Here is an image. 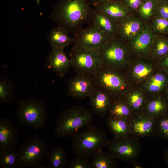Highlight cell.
I'll list each match as a JSON object with an SVG mask.
<instances>
[{
	"label": "cell",
	"instance_id": "obj_1",
	"mask_svg": "<svg viewBox=\"0 0 168 168\" xmlns=\"http://www.w3.org/2000/svg\"><path fill=\"white\" fill-rule=\"evenodd\" d=\"M92 12L88 0H59L49 18L68 34H73L84 24L91 25Z\"/></svg>",
	"mask_w": 168,
	"mask_h": 168
},
{
	"label": "cell",
	"instance_id": "obj_2",
	"mask_svg": "<svg viewBox=\"0 0 168 168\" xmlns=\"http://www.w3.org/2000/svg\"><path fill=\"white\" fill-rule=\"evenodd\" d=\"M93 112L82 105L73 106L64 110L56 120L54 133L58 137H72L78 129L92 124Z\"/></svg>",
	"mask_w": 168,
	"mask_h": 168
},
{
	"label": "cell",
	"instance_id": "obj_3",
	"mask_svg": "<svg viewBox=\"0 0 168 168\" xmlns=\"http://www.w3.org/2000/svg\"><path fill=\"white\" fill-rule=\"evenodd\" d=\"M85 130L77 131L72 136V146L76 156L88 158L99 150L106 147L107 133L102 129L91 125Z\"/></svg>",
	"mask_w": 168,
	"mask_h": 168
},
{
	"label": "cell",
	"instance_id": "obj_4",
	"mask_svg": "<svg viewBox=\"0 0 168 168\" xmlns=\"http://www.w3.org/2000/svg\"><path fill=\"white\" fill-rule=\"evenodd\" d=\"M14 114L16 115L19 124L35 130L44 127L48 117L46 103L32 97L18 100Z\"/></svg>",
	"mask_w": 168,
	"mask_h": 168
},
{
	"label": "cell",
	"instance_id": "obj_5",
	"mask_svg": "<svg viewBox=\"0 0 168 168\" xmlns=\"http://www.w3.org/2000/svg\"><path fill=\"white\" fill-rule=\"evenodd\" d=\"M17 150L19 168H48L41 164L48 152L47 144L41 137L32 135Z\"/></svg>",
	"mask_w": 168,
	"mask_h": 168
},
{
	"label": "cell",
	"instance_id": "obj_6",
	"mask_svg": "<svg viewBox=\"0 0 168 168\" xmlns=\"http://www.w3.org/2000/svg\"><path fill=\"white\" fill-rule=\"evenodd\" d=\"M121 70L102 65L93 76L96 86L108 92L114 100L123 99L128 84Z\"/></svg>",
	"mask_w": 168,
	"mask_h": 168
},
{
	"label": "cell",
	"instance_id": "obj_7",
	"mask_svg": "<svg viewBox=\"0 0 168 168\" xmlns=\"http://www.w3.org/2000/svg\"><path fill=\"white\" fill-rule=\"evenodd\" d=\"M106 147L116 159L131 164L137 161L142 149L139 138L130 135L114 137L108 140Z\"/></svg>",
	"mask_w": 168,
	"mask_h": 168
},
{
	"label": "cell",
	"instance_id": "obj_8",
	"mask_svg": "<svg viewBox=\"0 0 168 168\" xmlns=\"http://www.w3.org/2000/svg\"><path fill=\"white\" fill-rule=\"evenodd\" d=\"M99 52L102 65L122 70L128 62V47L116 37L110 38Z\"/></svg>",
	"mask_w": 168,
	"mask_h": 168
},
{
	"label": "cell",
	"instance_id": "obj_9",
	"mask_svg": "<svg viewBox=\"0 0 168 168\" xmlns=\"http://www.w3.org/2000/svg\"><path fill=\"white\" fill-rule=\"evenodd\" d=\"M71 67L76 73L93 76L102 66L99 51L73 46L70 54Z\"/></svg>",
	"mask_w": 168,
	"mask_h": 168
},
{
	"label": "cell",
	"instance_id": "obj_10",
	"mask_svg": "<svg viewBox=\"0 0 168 168\" xmlns=\"http://www.w3.org/2000/svg\"><path fill=\"white\" fill-rule=\"evenodd\" d=\"M73 46L100 51L110 39L92 24L73 34Z\"/></svg>",
	"mask_w": 168,
	"mask_h": 168
},
{
	"label": "cell",
	"instance_id": "obj_11",
	"mask_svg": "<svg viewBox=\"0 0 168 168\" xmlns=\"http://www.w3.org/2000/svg\"><path fill=\"white\" fill-rule=\"evenodd\" d=\"M130 135L140 138L156 135V119L143 112L134 114L129 120Z\"/></svg>",
	"mask_w": 168,
	"mask_h": 168
},
{
	"label": "cell",
	"instance_id": "obj_12",
	"mask_svg": "<svg viewBox=\"0 0 168 168\" xmlns=\"http://www.w3.org/2000/svg\"><path fill=\"white\" fill-rule=\"evenodd\" d=\"M95 86L93 76L76 73L68 81L67 93L73 98H84L89 97Z\"/></svg>",
	"mask_w": 168,
	"mask_h": 168
},
{
	"label": "cell",
	"instance_id": "obj_13",
	"mask_svg": "<svg viewBox=\"0 0 168 168\" xmlns=\"http://www.w3.org/2000/svg\"><path fill=\"white\" fill-rule=\"evenodd\" d=\"M91 110L101 118H105L114 99L106 91L96 86L89 97Z\"/></svg>",
	"mask_w": 168,
	"mask_h": 168
},
{
	"label": "cell",
	"instance_id": "obj_14",
	"mask_svg": "<svg viewBox=\"0 0 168 168\" xmlns=\"http://www.w3.org/2000/svg\"><path fill=\"white\" fill-rule=\"evenodd\" d=\"M145 24L132 14L116 23L115 37L124 41H129L139 34Z\"/></svg>",
	"mask_w": 168,
	"mask_h": 168
},
{
	"label": "cell",
	"instance_id": "obj_15",
	"mask_svg": "<svg viewBox=\"0 0 168 168\" xmlns=\"http://www.w3.org/2000/svg\"><path fill=\"white\" fill-rule=\"evenodd\" d=\"M64 49L52 48L47 56L45 66L60 77H63L71 67L70 59L66 55Z\"/></svg>",
	"mask_w": 168,
	"mask_h": 168
},
{
	"label": "cell",
	"instance_id": "obj_16",
	"mask_svg": "<svg viewBox=\"0 0 168 168\" xmlns=\"http://www.w3.org/2000/svg\"><path fill=\"white\" fill-rule=\"evenodd\" d=\"M155 35L150 26L145 24L142 30L129 41L131 49L142 56H150Z\"/></svg>",
	"mask_w": 168,
	"mask_h": 168
},
{
	"label": "cell",
	"instance_id": "obj_17",
	"mask_svg": "<svg viewBox=\"0 0 168 168\" xmlns=\"http://www.w3.org/2000/svg\"><path fill=\"white\" fill-rule=\"evenodd\" d=\"M19 138L17 128L7 118L0 117V150L14 149Z\"/></svg>",
	"mask_w": 168,
	"mask_h": 168
},
{
	"label": "cell",
	"instance_id": "obj_18",
	"mask_svg": "<svg viewBox=\"0 0 168 168\" xmlns=\"http://www.w3.org/2000/svg\"><path fill=\"white\" fill-rule=\"evenodd\" d=\"M142 112L156 119L168 113L166 96L159 94L148 97Z\"/></svg>",
	"mask_w": 168,
	"mask_h": 168
},
{
	"label": "cell",
	"instance_id": "obj_19",
	"mask_svg": "<svg viewBox=\"0 0 168 168\" xmlns=\"http://www.w3.org/2000/svg\"><path fill=\"white\" fill-rule=\"evenodd\" d=\"M105 14L116 23L130 14L119 0H114L95 7Z\"/></svg>",
	"mask_w": 168,
	"mask_h": 168
},
{
	"label": "cell",
	"instance_id": "obj_20",
	"mask_svg": "<svg viewBox=\"0 0 168 168\" xmlns=\"http://www.w3.org/2000/svg\"><path fill=\"white\" fill-rule=\"evenodd\" d=\"M92 23L110 38L115 37L116 23L105 14L95 8L93 9Z\"/></svg>",
	"mask_w": 168,
	"mask_h": 168
},
{
	"label": "cell",
	"instance_id": "obj_21",
	"mask_svg": "<svg viewBox=\"0 0 168 168\" xmlns=\"http://www.w3.org/2000/svg\"><path fill=\"white\" fill-rule=\"evenodd\" d=\"M161 71L152 74L144 82L143 87L148 92L159 94L168 87V75Z\"/></svg>",
	"mask_w": 168,
	"mask_h": 168
},
{
	"label": "cell",
	"instance_id": "obj_22",
	"mask_svg": "<svg viewBox=\"0 0 168 168\" xmlns=\"http://www.w3.org/2000/svg\"><path fill=\"white\" fill-rule=\"evenodd\" d=\"M66 31L57 26L53 28L48 35V40L51 48L64 49L74 43V38L68 35Z\"/></svg>",
	"mask_w": 168,
	"mask_h": 168
},
{
	"label": "cell",
	"instance_id": "obj_23",
	"mask_svg": "<svg viewBox=\"0 0 168 168\" xmlns=\"http://www.w3.org/2000/svg\"><path fill=\"white\" fill-rule=\"evenodd\" d=\"M148 97L138 90L127 92L123 99L131 108L134 114L142 112Z\"/></svg>",
	"mask_w": 168,
	"mask_h": 168
},
{
	"label": "cell",
	"instance_id": "obj_24",
	"mask_svg": "<svg viewBox=\"0 0 168 168\" xmlns=\"http://www.w3.org/2000/svg\"><path fill=\"white\" fill-rule=\"evenodd\" d=\"M91 168H115L117 163L116 158L109 152L102 149L94 153L91 157Z\"/></svg>",
	"mask_w": 168,
	"mask_h": 168
},
{
	"label": "cell",
	"instance_id": "obj_25",
	"mask_svg": "<svg viewBox=\"0 0 168 168\" xmlns=\"http://www.w3.org/2000/svg\"><path fill=\"white\" fill-rule=\"evenodd\" d=\"M46 157L48 162V168H65L68 161L66 152L60 146L53 147L48 152Z\"/></svg>",
	"mask_w": 168,
	"mask_h": 168
},
{
	"label": "cell",
	"instance_id": "obj_26",
	"mask_svg": "<svg viewBox=\"0 0 168 168\" xmlns=\"http://www.w3.org/2000/svg\"><path fill=\"white\" fill-rule=\"evenodd\" d=\"M154 67L151 63L140 60L135 63L131 71L133 80L137 82H145L153 74Z\"/></svg>",
	"mask_w": 168,
	"mask_h": 168
},
{
	"label": "cell",
	"instance_id": "obj_27",
	"mask_svg": "<svg viewBox=\"0 0 168 168\" xmlns=\"http://www.w3.org/2000/svg\"><path fill=\"white\" fill-rule=\"evenodd\" d=\"M106 121L109 130L114 137L120 138L130 135L129 120L108 117Z\"/></svg>",
	"mask_w": 168,
	"mask_h": 168
},
{
	"label": "cell",
	"instance_id": "obj_28",
	"mask_svg": "<svg viewBox=\"0 0 168 168\" xmlns=\"http://www.w3.org/2000/svg\"><path fill=\"white\" fill-rule=\"evenodd\" d=\"M134 113L124 99L114 100L108 113V117L129 120Z\"/></svg>",
	"mask_w": 168,
	"mask_h": 168
},
{
	"label": "cell",
	"instance_id": "obj_29",
	"mask_svg": "<svg viewBox=\"0 0 168 168\" xmlns=\"http://www.w3.org/2000/svg\"><path fill=\"white\" fill-rule=\"evenodd\" d=\"M168 53V36L156 34L150 56L157 61Z\"/></svg>",
	"mask_w": 168,
	"mask_h": 168
},
{
	"label": "cell",
	"instance_id": "obj_30",
	"mask_svg": "<svg viewBox=\"0 0 168 168\" xmlns=\"http://www.w3.org/2000/svg\"><path fill=\"white\" fill-rule=\"evenodd\" d=\"M17 150H0V168H19Z\"/></svg>",
	"mask_w": 168,
	"mask_h": 168
},
{
	"label": "cell",
	"instance_id": "obj_31",
	"mask_svg": "<svg viewBox=\"0 0 168 168\" xmlns=\"http://www.w3.org/2000/svg\"><path fill=\"white\" fill-rule=\"evenodd\" d=\"M158 4L156 0H144L138 11L141 18L147 20L153 17L156 15Z\"/></svg>",
	"mask_w": 168,
	"mask_h": 168
},
{
	"label": "cell",
	"instance_id": "obj_32",
	"mask_svg": "<svg viewBox=\"0 0 168 168\" xmlns=\"http://www.w3.org/2000/svg\"><path fill=\"white\" fill-rule=\"evenodd\" d=\"M11 84L6 79H0V103L12 102L14 98Z\"/></svg>",
	"mask_w": 168,
	"mask_h": 168
},
{
	"label": "cell",
	"instance_id": "obj_33",
	"mask_svg": "<svg viewBox=\"0 0 168 168\" xmlns=\"http://www.w3.org/2000/svg\"><path fill=\"white\" fill-rule=\"evenodd\" d=\"M150 27L157 35H168V20L155 16L152 18Z\"/></svg>",
	"mask_w": 168,
	"mask_h": 168
},
{
	"label": "cell",
	"instance_id": "obj_34",
	"mask_svg": "<svg viewBox=\"0 0 168 168\" xmlns=\"http://www.w3.org/2000/svg\"><path fill=\"white\" fill-rule=\"evenodd\" d=\"M156 136L168 141V113L156 118Z\"/></svg>",
	"mask_w": 168,
	"mask_h": 168
},
{
	"label": "cell",
	"instance_id": "obj_35",
	"mask_svg": "<svg viewBox=\"0 0 168 168\" xmlns=\"http://www.w3.org/2000/svg\"><path fill=\"white\" fill-rule=\"evenodd\" d=\"M65 168H91V162L88 158L76 156V157L68 161Z\"/></svg>",
	"mask_w": 168,
	"mask_h": 168
},
{
	"label": "cell",
	"instance_id": "obj_36",
	"mask_svg": "<svg viewBox=\"0 0 168 168\" xmlns=\"http://www.w3.org/2000/svg\"><path fill=\"white\" fill-rule=\"evenodd\" d=\"M130 14L138 12L144 0H119Z\"/></svg>",
	"mask_w": 168,
	"mask_h": 168
},
{
	"label": "cell",
	"instance_id": "obj_37",
	"mask_svg": "<svg viewBox=\"0 0 168 168\" xmlns=\"http://www.w3.org/2000/svg\"><path fill=\"white\" fill-rule=\"evenodd\" d=\"M156 16L168 20V2L158 3Z\"/></svg>",
	"mask_w": 168,
	"mask_h": 168
},
{
	"label": "cell",
	"instance_id": "obj_38",
	"mask_svg": "<svg viewBox=\"0 0 168 168\" xmlns=\"http://www.w3.org/2000/svg\"><path fill=\"white\" fill-rule=\"evenodd\" d=\"M161 71L168 75V53L158 61Z\"/></svg>",
	"mask_w": 168,
	"mask_h": 168
},
{
	"label": "cell",
	"instance_id": "obj_39",
	"mask_svg": "<svg viewBox=\"0 0 168 168\" xmlns=\"http://www.w3.org/2000/svg\"><path fill=\"white\" fill-rule=\"evenodd\" d=\"M114 0H88L90 6L96 7L105 2Z\"/></svg>",
	"mask_w": 168,
	"mask_h": 168
},
{
	"label": "cell",
	"instance_id": "obj_40",
	"mask_svg": "<svg viewBox=\"0 0 168 168\" xmlns=\"http://www.w3.org/2000/svg\"><path fill=\"white\" fill-rule=\"evenodd\" d=\"M163 159L168 167V147L165 150L163 155Z\"/></svg>",
	"mask_w": 168,
	"mask_h": 168
},
{
	"label": "cell",
	"instance_id": "obj_41",
	"mask_svg": "<svg viewBox=\"0 0 168 168\" xmlns=\"http://www.w3.org/2000/svg\"><path fill=\"white\" fill-rule=\"evenodd\" d=\"M132 167L134 168H143V166L139 162L137 161V160L134 161L132 164Z\"/></svg>",
	"mask_w": 168,
	"mask_h": 168
},
{
	"label": "cell",
	"instance_id": "obj_42",
	"mask_svg": "<svg viewBox=\"0 0 168 168\" xmlns=\"http://www.w3.org/2000/svg\"><path fill=\"white\" fill-rule=\"evenodd\" d=\"M159 3L162 2H168V0H156Z\"/></svg>",
	"mask_w": 168,
	"mask_h": 168
},
{
	"label": "cell",
	"instance_id": "obj_43",
	"mask_svg": "<svg viewBox=\"0 0 168 168\" xmlns=\"http://www.w3.org/2000/svg\"><path fill=\"white\" fill-rule=\"evenodd\" d=\"M165 96L166 98L167 99V100H168V87L167 88V89L166 90Z\"/></svg>",
	"mask_w": 168,
	"mask_h": 168
}]
</instances>
